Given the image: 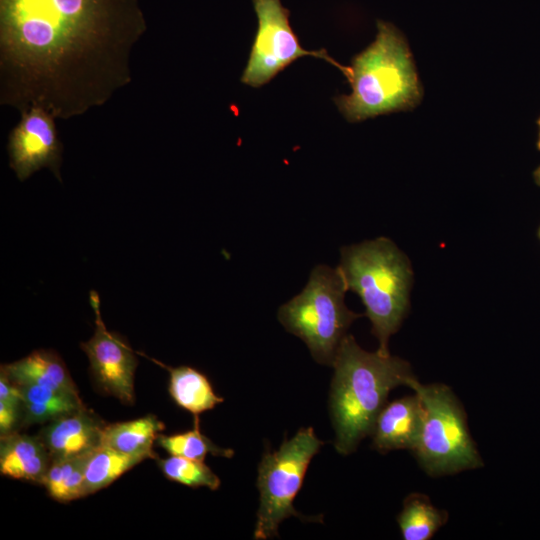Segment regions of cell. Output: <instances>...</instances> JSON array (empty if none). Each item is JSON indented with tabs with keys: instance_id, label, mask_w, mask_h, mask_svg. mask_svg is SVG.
<instances>
[{
	"instance_id": "17",
	"label": "cell",
	"mask_w": 540,
	"mask_h": 540,
	"mask_svg": "<svg viewBox=\"0 0 540 540\" xmlns=\"http://www.w3.org/2000/svg\"><path fill=\"white\" fill-rule=\"evenodd\" d=\"M170 373L169 392L181 408L198 415L213 409L223 402L216 395L208 378L190 366L168 367L161 364Z\"/></svg>"
},
{
	"instance_id": "5",
	"label": "cell",
	"mask_w": 540,
	"mask_h": 540,
	"mask_svg": "<svg viewBox=\"0 0 540 540\" xmlns=\"http://www.w3.org/2000/svg\"><path fill=\"white\" fill-rule=\"evenodd\" d=\"M346 291L338 268L318 265L301 293L278 310L280 323L302 339L315 361L321 364L332 365L347 329L362 316L346 307Z\"/></svg>"
},
{
	"instance_id": "7",
	"label": "cell",
	"mask_w": 540,
	"mask_h": 540,
	"mask_svg": "<svg viewBox=\"0 0 540 540\" xmlns=\"http://www.w3.org/2000/svg\"><path fill=\"white\" fill-rule=\"evenodd\" d=\"M323 444L313 428L307 427L300 429L293 438L285 439L278 450L263 454L256 483L260 504L254 539L277 536L279 524L288 517L310 519L294 508L293 501L302 487L311 459Z\"/></svg>"
},
{
	"instance_id": "20",
	"label": "cell",
	"mask_w": 540,
	"mask_h": 540,
	"mask_svg": "<svg viewBox=\"0 0 540 540\" xmlns=\"http://www.w3.org/2000/svg\"><path fill=\"white\" fill-rule=\"evenodd\" d=\"M91 452L51 460L42 485H44L52 498L57 501L67 502L85 497L84 470Z\"/></svg>"
},
{
	"instance_id": "19",
	"label": "cell",
	"mask_w": 540,
	"mask_h": 540,
	"mask_svg": "<svg viewBox=\"0 0 540 540\" xmlns=\"http://www.w3.org/2000/svg\"><path fill=\"white\" fill-rule=\"evenodd\" d=\"M144 459V456L124 454L99 445L89 454L85 464V496L105 488Z\"/></svg>"
},
{
	"instance_id": "16",
	"label": "cell",
	"mask_w": 540,
	"mask_h": 540,
	"mask_svg": "<svg viewBox=\"0 0 540 540\" xmlns=\"http://www.w3.org/2000/svg\"><path fill=\"white\" fill-rule=\"evenodd\" d=\"M165 429L163 422L154 415L113 424H105L101 445L129 455L155 458L153 443Z\"/></svg>"
},
{
	"instance_id": "12",
	"label": "cell",
	"mask_w": 540,
	"mask_h": 540,
	"mask_svg": "<svg viewBox=\"0 0 540 540\" xmlns=\"http://www.w3.org/2000/svg\"><path fill=\"white\" fill-rule=\"evenodd\" d=\"M105 424L85 408L47 422L38 436L51 459L89 453L101 445Z\"/></svg>"
},
{
	"instance_id": "14",
	"label": "cell",
	"mask_w": 540,
	"mask_h": 540,
	"mask_svg": "<svg viewBox=\"0 0 540 540\" xmlns=\"http://www.w3.org/2000/svg\"><path fill=\"white\" fill-rule=\"evenodd\" d=\"M1 370L14 382H28L56 391L78 394L64 362L53 351H33L18 361L2 365Z\"/></svg>"
},
{
	"instance_id": "21",
	"label": "cell",
	"mask_w": 540,
	"mask_h": 540,
	"mask_svg": "<svg viewBox=\"0 0 540 540\" xmlns=\"http://www.w3.org/2000/svg\"><path fill=\"white\" fill-rule=\"evenodd\" d=\"M156 441L158 445L164 448L170 455L181 456L197 461H204L207 454L226 458H231L234 454L232 449L216 446L209 438L201 433L198 415H195L194 427L192 430L173 435H164L160 433Z\"/></svg>"
},
{
	"instance_id": "23",
	"label": "cell",
	"mask_w": 540,
	"mask_h": 540,
	"mask_svg": "<svg viewBox=\"0 0 540 540\" xmlns=\"http://www.w3.org/2000/svg\"><path fill=\"white\" fill-rule=\"evenodd\" d=\"M21 407L7 401L0 400V433L1 435L15 431L20 424Z\"/></svg>"
},
{
	"instance_id": "8",
	"label": "cell",
	"mask_w": 540,
	"mask_h": 540,
	"mask_svg": "<svg viewBox=\"0 0 540 540\" xmlns=\"http://www.w3.org/2000/svg\"><path fill=\"white\" fill-rule=\"evenodd\" d=\"M258 27L249 59L241 76V82L261 87L274 78L289 64L302 56H313L336 66L342 73L343 66L331 58L325 49L305 50L289 23V10L280 0H252Z\"/></svg>"
},
{
	"instance_id": "3",
	"label": "cell",
	"mask_w": 540,
	"mask_h": 540,
	"mask_svg": "<svg viewBox=\"0 0 540 540\" xmlns=\"http://www.w3.org/2000/svg\"><path fill=\"white\" fill-rule=\"evenodd\" d=\"M375 40L352 58L343 73L351 93L334 102L351 123L379 115L411 110L423 89L404 35L391 23L377 21Z\"/></svg>"
},
{
	"instance_id": "2",
	"label": "cell",
	"mask_w": 540,
	"mask_h": 540,
	"mask_svg": "<svg viewBox=\"0 0 540 540\" xmlns=\"http://www.w3.org/2000/svg\"><path fill=\"white\" fill-rule=\"evenodd\" d=\"M332 366L329 408L335 430V449L352 453L367 435L387 403L389 392L415 378L409 363L399 357L363 350L352 335L342 339Z\"/></svg>"
},
{
	"instance_id": "10",
	"label": "cell",
	"mask_w": 540,
	"mask_h": 540,
	"mask_svg": "<svg viewBox=\"0 0 540 540\" xmlns=\"http://www.w3.org/2000/svg\"><path fill=\"white\" fill-rule=\"evenodd\" d=\"M89 296L96 327L93 336L81 343V348L87 354L93 375L101 388L125 403H132L137 359L122 337L106 329L97 292L91 291Z\"/></svg>"
},
{
	"instance_id": "22",
	"label": "cell",
	"mask_w": 540,
	"mask_h": 540,
	"mask_svg": "<svg viewBox=\"0 0 540 540\" xmlns=\"http://www.w3.org/2000/svg\"><path fill=\"white\" fill-rule=\"evenodd\" d=\"M158 464L166 478L192 488L207 487L216 490L221 483L218 476L203 461L171 455L166 459H159Z\"/></svg>"
},
{
	"instance_id": "18",
	"label": "cell",
	"mask_w": 540,
	"mask_h": 540,
	"mask_svg": "<svg viewBox=\"0 0 540 540\" xmlns=\"http://www.w3.org/2000/svg\"><path fill=\"white\" fill-rule=\"evenodd\" d=\"M448 513L436 508L430 499L420 493L409 494L397 517L405 540H428L447 522Z\"/></svg>"
},
{
	"instance_id": "9",
	"label": "cell",
	"mask_w": 540,
	"mask_h": 540,
	"mask_svg": "<svg viewBox=\"0 0 540 540\" xmlns=\"http://www.w3.org/2000/svg\"><path fill=\"white\" fill-rule=\"evenodd\" d=\"M19 123L9 134V164L18 180L24 181L41 168H48L61 181L63 145L55 118L42 108L20 113Z\"/></svg>"
},
{
	"instance_id": "25",
	"label": "cell",
	"mask_w": 540,
	"mask_h": 540,
	"mask_svg": "<svg viewBox=\"0 0 540 540\" xmlns=\"http://www.w3.org/2000/svg\"><path fill=\"white\" fill-rule=\"evenodd\" d=\"M537 124L539 126V136H538V141H537V148H538V150H540V117L537 120Z\"/></svg>"
},
{
	"instance_id": "13",
	"label": "cell",
	"mask_w": 540,
	"mask_h": 540,
	"mask_svg": "<svg viewBox=\"0 0 540 540\" xmlns=\"http://www.w3.org/2000/svg\"><path fill=\"white\" fill-rule=\"evenodd\" d=\"M51 456L37 436L17 431L1 435L0 471L2 475L42 484Z\"/></svg>"
},
{
	"instance_id": "26",
	"label": "cell",
	"mask_w": 540,
	"mask_h": 540,
	"mask_svg": "<svg viewBox=\"0 0 540 540\" xmlns=\"http://www.w3.org/2000/svg\"><path fill=\"white\" fill-rule=\"evenodd\" d=\"M537 235H538V238H539V240H540V227L538 228Z\"/></svg>"
},
{
	"instance_id": "6",
	"label": "cell",
	"mask_w": 540,
	"mask_h": 540,
	"mask_svg": "<svg viewBox=\"0 0 540 540\" xmlns=\"http://www.w3.org/2000/svg\"><path fill=\"white\" fill-rule=\"evenodd\" d=\"M420 397L423 423L412 451L421 468L438 477L476 469L483 465L469 433L466 413L452 390L444 384L408 383Z\"/></svg>"
},
{
	"instance_id": "11",
	"label": "cell",
	"mask_w": 540,
	"mask_h": 540,
	"mask_svg": "<svg viewBox=\"0 0 540 540\" xmlns=\"http://www.w3.org/2000/svg\"><path fill=\"white\" fill-rule=\"evenodd\" d=\"M423 416V405L416 393L386 403L371 432L372 447L382 454L399 449L413 451L419 440Z\"/></svg>"
},
{
	"instance_id": "4",
	"label": "cell",
	"mask_w": 540,
	"mask_h": 540,
	"mask_svg": "<svg viewBox=\"0 0 540 540\" xmlns=\"http://www.w3.org/2000/svg\"><path fill=\"white\" fill-rule=\"evenodd\" d=\"M347 290L355 292L366 309L378 351L389 354L388 341L409 309L413 272L410 262L389 239L380 237L341 249L337 267Z\"/></svg>"
},
{
	"instance_id": "1",
	"label": "cell",
	"mask_w": 540,
	"mask_h": 540,
	"mask_svg": "<svg viewBox=\"0 0 540 540\" xmlns=\"http://www.w3.org/2000/svg\"><path fill=\"white\" fill-rule=\"evenodd\" d=\"M138 0H0V103L68 120L131 82Z\"/></svg>"
},
{
	"instance_id": "24",
	"label": "cell",
	"mask_w": 540,
	"mask_h": 540,
	"mask_svg": "<svg viewBox=\"0 0 540 540\" xmlns=\"http://www.w3.org/2000/svg\"><path fill=\"white\" fill-rule=\"evenodd\" d=\"M534 180L540 186V166L534 171Z\"/></svg>"
},
{
	"instance_id": "15",
	"label": "cell",
	"mask_w": 540,
	"mask_h": 540,
	"mask_svg": "<svg viewBox=\"0 0 540 540\" xmlns=\"http://www.w3.org/2000/svg\"><path fill=\"white\" fill-rule=\"evenodd\" d=\"M12 382L21 395L22 426L47 423L85 408L79 394L56 391L28 382Z\"/></svg>"
}]
</instances>
